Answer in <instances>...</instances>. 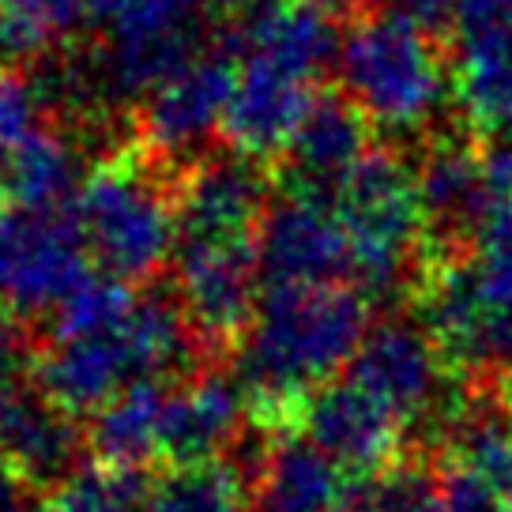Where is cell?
Listing matches in <instances>:
<instances>
[{
	"instance_id": "6da1fadb",
	"label": "cell",
	"mask_w": 512,
	"mask_h": 512,
	"mask_svg": "<svg viewBox=\"0 0 512 512\" xmlns=\"http://www.w3.org/2000/svg\"><path fill=\"white\" fill-rule=\"evenodd\" d=\"M336 8L320 0H260L241 16L234 38V91L226 140L249 159L287 151L290 136L317 98V80L336 64Z\"/></svg>"
},
{
	"instance_id": "7a4b0ae2",
	"label": "cell",
	"mask_w": 512,
	"mask_h": 512,
	"mask_svg": "<svg viewBox=\"0 0 512 512\" xmlns=\"http://www.w3.org/2000/svg\"><path fill=\"white\" fill-rule=\"evenodd\" d=\"M366 332V294L347 283L268 287L241 332V384L264 411H294L351 362Z\"/></svg>"
},
{
	"instance_id": "3957f363",
	"label": "cell",
	"mask_w": 512,
	"mask_h": 512,
	"mask_svg": "<svg viewBox=\"0 0 512 512\" xmlns=\"http://www.w3.org/2000/svg\"><path fill=\"white\" fill-rule=\"evenodd\" d=\"M189 351L192 328L181 305L132 290L106 320L49 336V347L34 362V377L38 392L83 415L106 407L128 384L174 373Z\"/></svg>"
},
{
	"instance_id": "277c9868",
	"label": "cell",
	"mask_w": 512,
	"mask_h": 512,
	"mask_svg": "<svg viewBox=\"0 0 512 512\" xmlns=\"http://www.w3.org/2000/svg\"><path fill=\"white\" fill-rule=\"evenodd\" d=\"M467 249L426 283V324L456 366L490 373L512 366V208L497 204Z\"/></svg>"
},
{
	"instance_id": "5b68a950",
	"label": "cell",
	"mask_w": 512,
	"mask_h": 512,
	"mask_svg": "<svg viewBox=\"0 0 512 512\" xmlns=\"http://www.w3.org/2000/svg\"><path fill=\"white\" fill-rule=\"evenodd\" d=\"M336 72L343 95L369 125L400 136L433 125L452 91V76L433 31L400 12L358 19L339 38Z\"/></svg>"
},
{
	"instance_id": "8992f818",
	"label": "cell",
	"mask_w": 512,
	"mask_h": 512,
	"mask_svg": "<svg viewBox=\"0 0 512 512\" xmlns=\"http://www.w3.org/2000/svg\"><path fill=\"white\" fill-rule=\"evenodd\" d=\"M332 200L347 230L351 287L366 298L400 294L430 230L418 174L392 151H369L332 189Z\"/></svg>"
},
{
	"instance_id": "52a82bcc",
	"label": "cell",
	"mask_w": 512,
	"mask_h": 512,
	"mask_svg": "<svg viewBox=\"0 0 512 512\" xmlns=\"http://www.w3.org/2000/svg\"><path fill=\"white\" fill-rule=\"evenodd\" d=\"M68 215L87 256L121 283L159 272L177 249V192L140 159L95 166L80 181Z\"/></svg>"
},
{
	"instance_id": "ba28073f",
	"label": "cell",
	"mask_w": 512,
	"mask_h": 512,
	"mask_svg": "<svg viewBox=\"0 0 512 512\" xmlns=\"http://www.w3.org/2000/svg\"><path fill=\"white\" fill-rule=\"evenodd\" d=\"M200 0H102V46L87 68H64L68 102L140 98L192 57Z\"/></svg>"
},
{
	"instance_id": "9c48e42d",
	"label": "cell",
	"mask_w": 512,
	"mask_h": 512,
	"mask_svg": "<svg viewBox=\"0 0 512 512\" xmlns=\"http://www.w3.org/2000/svg\"><path fill=\"white\" fill-rule=\"evenodd\" d=\"M87 260L72 215L0 204V309L8 317H53L91 279Z\"/></svg>"
},
{
	"instance_id": "30bf717a",
	"label": "cell",
	"mask_w": 512,
	"mask_h": 512,
	"mask_svg": "<svg viewBox=\"0 0 512 512\" xmlns=\"http://www.w3.org/2000/svg\"><path fill=\"white\" fill-rule=\"evenodd\" d=\"M177 305L204 343L241 339L260 302L256 238H177Z\"/></svg>"
},
{
	"instance_id": "8fae6325",
	"label": "cell",
	"mask_w": 512,
	"mask_h": 512,
	"mask_svg": "<svg viewBox=\"0 0 512 512\" xmlns=\"http://www.w3.org/2000/svg\"><path fill=\"white\" fill-rule=\"evenodd\" d=\"M256 256H260V279L268 287L343 283L351 253L332 192L290 185L283 200L268 204V215L256 234Z\"/></svg>"
},
{
	"instance_id": "7c38bea8",
	"label": "cell",
	"mask_w": 512,
	"mask_h": 512,
	"mask_svg": "<svg viewBox=\"0 0 512 512\" xmlns=\"http://www.w3.org/2000/svg\"><path fill=\"white\" fill-rule=\"evenodd\" d=\"M234 91V57L192 53L140 95V140L162 159L192 155L223 128Z\"/></svg>"
},
{
	"instance_id": "4fadbf2b",
	"label": "cell",
	"mask_w": 512,
	"mask_h": 512,
	"mask_svg": "<svg viewBox=\"0 0 512 512\" xmlns=\"http://www.w3.org/2000/svg\"><path fill=\"white\" fill-rule=\"evenodd\" d=\"M347 377L411 426L415 418H426L441 403L445 351L426 328H415L407 320H388L358 343L354 358L347 362Z\"/></svg>"
},
{
	"instance_id": "5bb4252c",
	"label": "cell",
	"mask_w": 512,
	"mask_h": 512,
	"mask_svg": "<svg viewBox=\"0 0 512 512\" xmlns=\"http://www.w3.org/2000/svg\"><path fill=\"white\" fill-rule=\"evenodd\" d=\"M445 486L464 512L512 505V403H460L445 415Z\"/></svg>"
},
{
	"instance_id": "9a60e30c",
	"label": "cell",
	"mask_w": 512,
	"mask_h": 512,
	"mask_svg": "<svg viewBox=\"0 0 512 512\" xmlns=\"http://www.w3.org/2000/svg\"><path fill=\"white\" fill-rule=\"evenodd\" d=\"M302 430L347 475H369L396 460L407 422L369 396L362 384L343 377L328 381L302 403Z\"/></svg>"
},
{
	"instance_id": "2e32d148",
	"label": "cell",
	"mask_w": 512,
	"mask_h": 512,
	"mask_svg": "<svg viewBox=\"0 0 512 512\" xmlns=\"http://www.w3.org/2000/svg\"><path fill=\"white\" fill-rule=\"evenodd\" d=\"M174 192L177 238H256L268 215V181L241 151L200 159Z\"/></svg>"
},
{
	"instance_id": "e0dca14e",
	"label": "cell",
	"mask_w": 512,
	"mask_h": 512,
	"mask_svg": "<svg viewBox=\"0 0 512 512\" xmlns=\"http://www.w3.org/2000/svg\"><path fill=\"white\" fill-rule=\"evenodd\" d=\"M245 384L226 373H196L189 381H166L162 411V460L208 464L238 441L245 422Z\"/></svg>"
},
{
	"instance_id": "ac0fdd59",
	"label": "cell",
	"mask_w": 512,
	"mask_h": 512,
	"mask_svg": "<svg viewBox=\"0 0 512 512\" xmlns=\"http://www.w3.org/2000/svg\"><path fill=\"white\" fill-rule=\"evenodd\" d=\"M80 430L72 411L53 403L46 392L19 388L0 411V467L12 471L27 490L61 486L76 471Z\"/></svg>"
},
{
	"instance_id": "d6986e66",
	"label": "cell",
	"mask_w": 512,
	"mask_h": 512,
	"mask_svg": "<svg viewBox=\"0 0 512 512\" xmlns=\"http://www.w3.org/2000/svg\"><path fill=\"white\" fill-rule=\"evenodd\" d=\"M351 475L309 437L275 441L256 467L249 512H339Z\"/></svg>"
},
{
	"instance_id": "ffe728a7",
	"label": "cell",
	"mask_w": 512,
	"mask_h": 512,
	"mask_svg": "<svg viewBox=\"0 0 512 512\" xmlns=\"http://www.w3.org/2000/svg\"><path fill=\"white\" fill-rule=\"evenodd\" d=\"M418 174V192L426 223L437 238H471L479 223L501 204L479 151L464 144H437L426 151Z\"/></svg>"
},
{
	"instance_id": "44dd1931",
	"label": "cell",
	"mask_w": 512,
	"mask_h": 512,
	"mask_svg": "<svg viewBox=\"0 0 512 512\" xmlns=\"http://www.w3.org/2000/svg\"><path fill=\"white\" fill-rule=\"evenodd\" d=\"M369 121L351 98L317 95L287 144L294 185L332 192L369 151Z\"/></svg>"
},
{
	"instance_id": "7402d4cb",
	"label": "cell",
	"mask_w": 512,
	"mask_h": 512,
	"mask_svg": "<svg viewBox=\"0 0 512 512\" xmlns=\"http://www.w3.org/2000/svg\"><path fill=\"white\" fill-rule=\"evenodd\" d=\"M452 61V91L460 110L494 132L512 125V16L464 27Z\"/></svg>"
},
{
	"instance_id": "603a6c76",
	"label": "cell",
	"mask_w": 512,
	"mask_h": 512,
	"mask_svg": "<svg viewBox=\"0 0 512 512\" xmlns=\"http://www.w3.org/2000/svg\"><path fill=\"white\" fill-rule=\"evenodd\" d=\"M80 151L61 128H38L0 159V204L23 211H61L83 181Z\"/></svg>"
},
{
	"instance_id": "cb8c5ba5",
	"label": "cell",
	"mask_w": 512,
	"mask_h": 512,
	"mask_svg": "<svg viewBox=\"0 0 512 512\" xmlns=\"http://www.w3.org/2000/svg\"><path fill=\"white\" fill-rule=\"evenodd\" d=\"M162 411H166V381H136L106 407L95 411L87 441L106 467L136 471L151 460H162Z\"/></svg>"
},
{
	"instance_id": "d4e9b609",
	"label": "cell",
	"mask_w": 512,
	"mask_h": 512,
	"mask_svg": "<svg viewBox=\"0 0 512 512\" xmlns=\"http://www.w3.org/2000/svg\"><path fill=\"white\" fill-rule=\"evenodd\" d=\"M102 0H0V53L38 61L68 34H76Z\"/></svg>"
},
{
	"instance_id": "484cf974",
	"label": "cell",
	"mask_w": 512,
	"mask_h": 512,
	"mask_svg": "<svg viewBox=\"0 0 512 512\" xmlns=\"http://www.w3.org/2000/svg\"><path fill=\"white\" fill-rule=\"evenodd\" d=\"M147 512H249V494L219 460L177 464L147 490Z\"/></svg>"
},
{
	"instance_id": "4316f807",
	"label": "cell",
	"mask_w": 512,
	"mask_h": 512,
	"mask_svg": "<svg viewBox=\"0 0 512 512\" xmlns=\"http://www.w3.org/2000/svg\"><path fill=\"white\" fill-rule=\"evenodd\" d=\"M46 512H147V494L128 471H72L46 501Z\"/></svg>"
},
{
	"instance_id": "83f0119b",
	"label": "cell",
	"mask_w": 512,
	"mask_h": 512,
	"mask_svg": "<svg viewBox=\"0 0 512 512\" xmlns=\"http://www.w3.org/2000/svg\"><path fill=\"white\" fill-rule=\"evenodd\" d=\"M53 95L42 76H27L19 68H0V159L31 140L38 128L49 125Z\"/></svg>"
},
{
	"instance_id": "f1b7e54d",
	"label": "cell",
	"mask_w": 512,
	"mask_h": 512,
	"mask_svg": "<svg viewBox=\"0 0 512 512\" xmlns=\"http://www.w3.org/2000/svg\"><path fill=\"white\" fill-rule=\"evenodd\" d=\"M381 512H464V505L452 497V490L445 486V479L437 475H418V471H403L392 475L388 486L381 490L377 501Z\"/></svg>"
},
{
	"instance_id": "f546056e",
	"label": "cell",
	"mask_w": 512,
	"mask_h": 512,
	"mask_svg": "<svg viewBox=\"0 0 512 512\" xmlns=\"http://www.w3.org/2000/svg\"><path fill=\"white\" fill-rule=\"evenodd\" d=\"M482 162H486V174L494 181L497 196H512V125H501L490 132Z\"/></svg>"
},
{
	"instance_id": "4dcf8cb0",
	"label": "cell",
	"mask_w": 512,
	"mask_h": 512,
	"mask_svg": "<svg viewBox=\"0 0 512 512\" xmlns=\"http://www.w3.org/2000/svg\"><path fill=\"white\" fill-rule=\"evenodd\" d=\"M501 16H512V0H452V27L456 31Z\"/></svg>"
},
{
	"instance_id": "1f68e13d",
	"label": "cell",
	"mask_w": 512,
	"mask_h": 512,
	"mask_svg": "<svg viewBox=\"0 0 512 512\" xmlns=\"http://www.w3.org/2000/svg\"><path fill=\"white\" fill-rule=\"evenodd\" d=\"M396 8L392 12H400V16L415 19L418 27H426V31H437V27H452V0H392Z\"/></svg>"
},
{
	"instance_id": "d6a6232c",
	"label": "cell",
	"mask_w": 512,
	"mask_h": 512,
	"mask_svg": "<svg viewBox=\"0 0 512 512\" xmlns=\"http://www.w3.org/2000/svg\"><path fill=\"white\" fill-rule=\"evenodd\" d=\"M0 512H46V509H38L31 501V494H27V486L12 471L0 467Z\"/></svg>"
},
{
	"instance_id": "836d02e7",
	"label": "cell",
	"mask_w": 512,
	"mask_h": 512,
	"mask_svg": "<svg viewBox=\"0 0 512 512\" xmlns=\"http://www.w3.org/2000/svg\"><path fill=\"white\" fill-rule=\"evenodd\" d=\"M215 16H249L260 0H200Z\"/></svg>"
},
{
	"instance_id": "e575fe53",
	"label": "cell",
	"mask_w": 512,
	"mask_h": 512,
	"mask_svg": "<svg viewBox=\"0 0 512 512\" xmlns=\"http://www.w3.org/2000/svg\"><path fill=\"white\" fill-rule=\"evenodd\" d=\"M339 512H381V509H377V505H358V509H347V505H343Z\"/></svg>"
},
{
	"instance_id": "d590c367",
	"label": "cell",
	"mask_w": 512,
	"mask_h": 512,
	"mask_svg": "<svg viewBox=\"0 0 512 512\" xmlns=\"http://www.w3.org/2000/svg\"><path fill=\"white\" fill-rule=\"evenodd\" d=\"M494 512H512V505H501V509H494Z\"/></svg>"
}]
</instances>
